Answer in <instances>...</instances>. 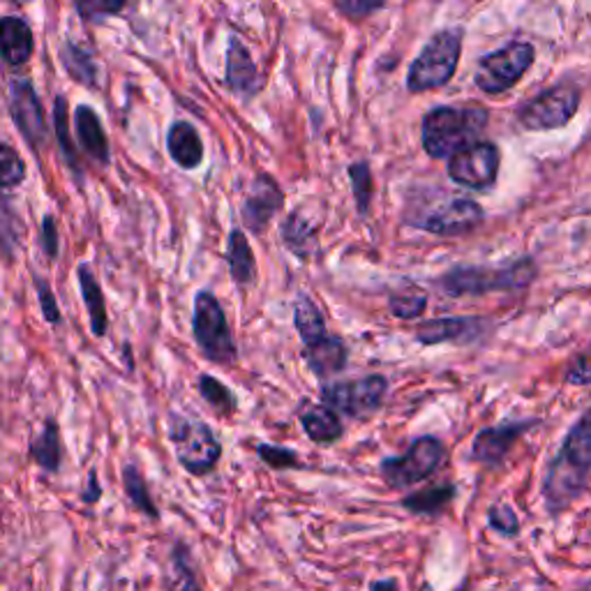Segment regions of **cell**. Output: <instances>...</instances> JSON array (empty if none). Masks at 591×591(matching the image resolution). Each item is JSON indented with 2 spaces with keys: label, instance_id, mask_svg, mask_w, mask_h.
<instances>
[{
  "label": "cell",
  "instance_id": "cell-21",
  "mask_svg": "<svg viewBox=\"0 0 591 591\" xmlns=\"http://www.w3.org/2000/svg\"><path fill=\"white\" fill-rule=\"evenodd\" d=\"M79 285H81V296L88 307V317H90V328L92 336L102 338L107 336L109 328V317H107V305H105V294L100 282L92 275L88 266H79Z\"/></svg>",
  "mask_w": 591,
  "mask_h": 591
},
{
  "label": "cell",
  "instance_id": "cell-10",
  "mask_svg": "<svg viewBox=\"0 0 591 591\" xmlns=\"http://www.w3.org/2000/svg\"><path fill=\"white\" fill-rule=\"evenodd\" d=\"M388 382L382 374H370L357 382H338L321 386V400L330 409L351 418H368L384 405Z\"/></svg>",
  "mask_w": 591,
  "mask_h": 591
},
{
  "label": "cell",
  "instance_id": "cell-8",
  "mask_svg": "<svg viewBox=\"0 0 591 591\" xmlns=\"http://www.w3.org/2000/svg\"><path fill=\"white\" fill-rule=\"evenodd\" d=\"M441 460L444 444L437 437H420L407 448L405 456L382 462V477L393 490H407L433 477Z\"/></svg>",
  "mask_w": 591,
  "mask_h": 591
},
{
  "label": "cell",
  "instance_id": "cell-34",
  "mask_svg": "<svg viewBox=\"0 0 591 591\" xmlns=\"http://www.w3.org/2000/svg\"><path fill=\"white\" fill-rule=\"evenodd\" d=\"M391 305V313L397 317V319H418L423 313H425V307H428V296H425L423 292H405V294H395L391 296L388 300Z\"/></svg>",
  "mask_w": 591,
  "mask_h": 591
},
{
  "label": "cell",
  "instance_id": "cell-43",
  "mask_svg": "<svg viewBox=\"0 0 591 591\" xmlns=\"http://www.w3.org/2000/svg\"><path fill=\"white\" fill-rule=\"evenodd\" d=\"M386 0H340V10L349 19H365L372 12L384 8Z\"/></svg>",
  "mask_w": 591,
  "mask_h": 591
},
{
  "label": "cell",
  "instance_id": "cell-5",
  "mask_svg": "<svg viewBox=\"0 0 591 591\" xmlns=\"http://www.w3.org/2000/svg\"><path fill=\"white\" fill-rule=\"evenodd\" d=\"M169 439L176 448V458L185 471L195 477L210 474L222 456V444L204 420L172 414Z\"/></svg>",
  "mask_w": 591,
  "mask_h": 591
},
{
  "label": "cell",
  "instance_id": "cell-22",
  "mask_svg": "<svg viewBox=\"0 0 591 591\" xmlns=\"http://www.w3.org/2000/svg\"><path fill=\"white\" fill-rule=\"evenodd\" d=\"M169 153L183 169H195L204 160V146L190 123H176L169 132Z\"/></svg>",
  "mask_w": 591,
  "mask_h": 591
},
{
  "label": "cell",
  "instance_id": "cell-40",
  "mask_svg": "<svg viewBox=\"0 0 591 591\" xmlns=\"http://www.w3.org/2000/svg\"><path fill=\"white\" fill-rule=\"evenodd\" d=\"M35 287H37V298H40V305H42V315L44 319L58 326L61 324V310H58V303H56V296L52 292V287L46 285L44 280L35 277Z\"/></svg>",
  "mask_w": 591,
  "mask_h": 591
},
{
  "label": "cell",
  "instance_id": "cell-37",
  "mask_svg": "<svg viewBox=\"0 0 591 591\" xmlns=\"http://www.w3.org/2000/svg\"><path fill=\"white\" fill-rule=\"evenodd\" d=\"M488 523L500 536L513 538V536L519 534V519H517L515 511L511 506H506V504L492 506L490 513H488Z\"/></svg>",
  "mask_w": 591,
  "mask_h": 591
},
{
  "label": "cell",
  "instance_id": "cell-9",
  "mask_svg": "<svg viewBox=\"0 0 591 591\" xmlns=\"http://www.w3.org/2000/svg\"><path fill=\"white\" fill-rule=\"evenodd\" d=\"M578 107H580V90L571 84H559L519 107L517 121L519 125L534 132L557 130L571 121Z\"/></svg>",
  "mask_w": 591,
  "mask_h": 591
},
{
  "label": "cell",
  "instance_id": "cell-13",
  "mask_svg": "<svg viewBox=\"0 0 591 591\" xmlns=\"http://www.w3.org/2000/svg\"><path fill=\"white\" fill-rule=\"evenodd\" d=\"M532 420L525 423H502L494 428H485L477 435L474 446H471V458L485 467H500L513 444L519 439L527 428H532Z\"/></svg>",
  "mask_w": 591,
  "mask_h": 591
},
{
  "label": "cell",
  "instance_id": "cell-28",
  "mask_svg": "<svg viewBox=\"0 0 591 591\" xmlns=\"http://www.w3.org/2000/svg\"><path fill=\"white\" fill-rule=\"evenodd\" d=\"M453 496H456L453 485H437V488H428V490H420V492L405 496L402 506L418 515H437L453 502Z\"/></svg>",
  "mask_w": 591,
  "mask_h": 591
},
{
  "label": "cell",
  "instance_id": "cell-15",
  "mask_svg": "<svg viewBox=\"0 0 591 591\" xmlns=\"http://www.w3.org/2000/svg\"><path fill=\"white\" fill-rule=\"evenodd\" d=\"M282 204H285V197H282L275 180L266 176L256 178L243 206V220L254 233H262L266 225L275 218V212L282 208Z\"/></svg>",
  "mask_w": 591,
  "mask_h": 591
},
{
  "label": "cell",
  "instance_id": "cell-42",
  "mask_svg": "<svg viewBox=\"0 0 591 591\" xmlns=\"http://www.w3.org/2000/svg\"><path fill=\"white\" fill-rule=\"evenodd\" d=\"M566 382L571 386H589L591 384V349H587L576 361L571 363L569 372H566Z\"/></svg>",
  "mask_w": 591,
  "mask_h": 591
},
{
  "label": "cell",
  "instance_id": "cell-35",
  "mask_svg": "<svg viewBox=\"0 0 591 591\" xmlns=\"http://www.w3.org/2000/svg\"><path fill=\"white\" fill-rule=\"evenodd\" d=\"M26 178V167H23V160L17 155V151L0 146V190H8V187L21 185V180Z\"/></svg>",
  "mask_w": 591,
  "mask_h": 591
},
{
  "label": "cell",
  "instance_id": "cell-18",
  "mask_svg": "<svg viewBox=\"0 0 591 591\" xmlns=\"http://www.w3.org/2000/svg\"><path fill=\"white\" fill-rule=\"evenodd\" d=\"M300 425L315 444H333L344 433L338 412L328 405H305L300 412Z\"/></svg>",
  "mask_w": 591,
  "mask_h": 591
},
{
  "label": "cell",
  "instance_id": "cell-17",
  "mask_svg": "<svg viewBox=\"0 0 591 591\" xmlns=\"http://www.w3.org/2000/svg\"><path fill=\"white\" fill-rule=\"evenodd\" d=\"M227 84L233 92H241V96H252L256 88L262 86L259 79L256 65L250 58V52L243 46V42L231 40L229 44V56H227Z\"/></svg>",
  "mask_w": 591,
  "mask_h": 591
},
{
  "label": "cell",
  "instance_id": "cell-26",
  "mask_svg": "<svg viewBox=\"0 0 591 591\" xmlns=\"http://www.w3.org/2000/svg\"><path fill=\"white\" fill-rule=\"evenodd\" d=\"M474 326L471 319L464 317H444V319H433L425 321L418 330H416V340L420 344H441V342H451L462 338L467 330Z\"/></svg>",
  "mask_w": 591,
  "mask_h": 591
},
{
  "label": "cell",
  "instance_id": "cell-30",
  "mask_svg": "<svg viewBox=\"0 0 591 591\" xmlns=\"http://www.w3.org/2000/svg\"><path fill=\"white\" fill-rule=\"evenodd\" d=\"M199 393L222 418L233 416L236 409H239V402H236V395L220 380H216L212 374H201L199 376Z\"/></svg>",
  "mask_w": 591,
  "mask_h": 591
},
{
  "label": "cell",
  "instance_id": "cell-32",
  "mask_svg": "<svg viewBox=\"0 0 591 591\" xmlns=\"http://www.w3.org/2000/svg\"><path fill=\"white\" fill-rule=\"evenodd\" d=\"M63 65L67 67V73L73 75V79H77L86 86L98 84V67L84 50H79V46H75V44L63 46Z\"/></svg>",
  "mask_w": 591,
  "mask_h": 591
},
{
  "label": "cell",
  "instance_id": "cell-47",
  "mask_svg": "<svg viewBox=\"0 0 591 591\" xmlns=\"http://www.w3.org/2000/svg\"><path fill=\"white\" fill-rule=\"evenodd\" d=\"M17 3H26V0H17Z\"/></svg>",
  "mask_w": 591,
  "mask_h": 591
},
{
  "label": "cell",
  "instance_id": "cell-38",
  "mask_svg": "<svg viewBox=\"0 0 591 591\" xmlns=\"http://www.w3.org/2000/svg\"><path fill=\"white\" fill-rule=\"evenodd\" d=\"M256 453L273 469H294V467H298V458H296V453L292 451V448L259 444Z\"/></svg>",
  "mask_w": 591,
  "mask_h": 591
},
{
  "label": "cell",
  "instance_id": "cell-24",
  "mask_svg": "<svg viewBox=\"0 0 591 591\" xmlns=\"http://www.w3.org/2000/svg\"><path fill=\"white\" fill-rule=\"evenodd\" d=\"M294 326L298 330V336L307 347H315L317 342H321L328 330H326V321L319 313V307L313 303V298L307 296H298L296 300V307H294Z\"/></svg>",
  "mask_w": 591,
  "mask_h": 591
},
{
  "label": "cell",
  "instance_id": "cell-3",
  "mask_svg": "<svg viewBox=\"0 0 591 591\" xmlns=\"http://www.w3.org/2000/svg\"><path fill=\"white\" fill-rule=\"evenodd\" d=\"M536 277V266L532 259H519L508 269H471L460 266L448 271L437 280L439 292L451 298L485 296L492 292H517L529 287Z\"/></svg>",
  "mask_w": 591,
  "mask_h": 591
},
{
  "label": "cell",
  "instance_id": "cell-29",
  "mask_svg": "<svg viewBox=\"0 0 591 591\" xmlns=\"http://www.w3.org/2000/svg\"><path fill=\"white\" fill-rule=\"evenodd\" d=\"M167 591H201L195 569H193L190 552H187L183 546H176L172 552L169 571H167Z\"/></svg>",
  "mask_w": 591,
  "mask_h": 591
},
{
  "label": "cell",
  "instance_id": "cell-25",
  "mask_svg": "<svg viewBox=\"0 0 591 591\" xmlns=\"http://www.w3.org/2000/svg\"><path fill=\"white\" fill-rule=\"evenodd\" d=\"M29 456L35 464H40L44 471H52V474H56V471L61 469V458H63L61 435H58V425L54 420L44 423L42 435L33 439L29 446Z\"/></svg>",
  "mask_w": 591,
  "mask_h": 591
},
{
  "label": "cell",
  "instance_id": "cell-4",
  "mask_svg": "<svg viewBox=\"0 0 591 591\" xmlns=\"http://www.w3.org/2000/svg\"><path fill=\"white\" fill-rule=\"evenodd\" d=\"M462 52V33L458 29L439 31L423 46L418 58L412 63L407 88L412 92L435 90L453 79Z\"/></svg>",
  "mask_w": 591,
  "mask_h": 591
},
{
  "label": "cell",
  "instance_id": "cell-27",
  "mask_svg": "<svg viewBox=\"0 0 591 591\" xmlns=\"http://www.w3.org/2000/svg\"><path fill=\"white\" fill-rule=\"evenodd\" d=\"M282 241L300 259H307L317 250V231L300 212H292L287 222L282 225Z\"/></svg>",
  "mask_w": 591,
  "mask_h": 591
},
{
  "label": "cell",
  "instance_id": "cell-12",
  "mask_svg": "<svg viewBox=\"0 0 591 591\" xmlns=\"http://www.w3.org/2000/svg\"><path fill=\"white\" fill-rule=\"evenodd\" d=\"M483 222V208L471 199H451L435 208L430 216L416 222L420 229L437 236H460L474 231Z\"/></svg>",
  "mask_w": 591,
  "mask_h": 591
},
{
  "label": "cell",
  "instance_id": "cell-31",
  "mask_svg": "<svg viewBox=\"0 0 591 591\" xmlns=\"http://www.w3.org/2000/svg\"><path fill=\"white\" fill-rule=\"evenodd\" d=\"M123 485H125V492H128L130 502L134 504L136 511H141L149 517H157V508H155V502H153V496L149 492L146 479L134 464H128L123 469Z\"/></svg>",
  "mask_w": 591,
  "mask_h": 591
},
{
  "label": "cell",
  "instance_id": "cell-45",
  "mask_svg": "<svg viewBox=\"0 0 591 591\" xmlns=\"http://www.w3.org/2000/svg\"><path fill=\"white\" fill-rule=\"evenodd\" d=\"M100 496H102V488L98 483V474H96V471H90L88 485H86V492L81 494V500H84V504H98Z\"/></svg>",
  "mask_w": 591,
  "mask_h": 591
},
{
  "label": "cell",
  "instance_id": "cell-20",
  "mask_svg": "<svg viewBox=\"0 0 591 591\" xmlns=\"http://www.w3.org/2000/svg\"><path fill=\"white\" fill-rule=\"evenodd\" d=\"M227 262H229V273L233 277L236 285L250 287L256 280V259L254 252L245 239V233L241 229H233L229 233V245H227Z\"/></svg>",
  "mask_w": 591,
  "mask_h": 591
},
{
  "label": "cell",
  "instance_id": "cell-23",
  "mask_svg": "<svg viewBox=\"0 0 591 591\" xmlns=\"http://www.w3.org/2000/svg\"><path fill=\"white\" fill-rule=\"evenodd\" d=\"M77 130H79V139L84 144V151L98 162H107L109 160V141L107 134L100 125V118L96 116L90 107H79L77 111Z\"/></svg>",
  "mask_w": 591,
  "mask_h": 591
},
{
  "label": "cell",
  "instance_id": "cell-41",
  "mask_svg": "<svg viewBox=\"0 0 591 591\" xmlns=\"http://www.w3.org/2000/svg\"><path fill=\"white\" fill-rule=\"evenodd\" d=\"M56 130H58V139H61V144H63V151L69 160V164H73V167H77V160H75V149H73V141H69V132H67V102L63 98L56 100Z\"/></svg>",
  "mask_w": 591,
  "mask_h": 591
},
{
  "label": "cell",
  "instance_id": "cell-44",
  "mask_svg": "<svg viewBox=\"0 0 591 591\" xmlns=\"http://www.w3.org/2000/svg\"><path fill=\"white\" fill-rule=\"evenodd\" d=\"M42 248L52 259L58 254V231L54 218H44L42 222Z\"/></svg>",
  "mask_w": 591,
  "mask_h": 591
},
{
  "label": "cell",
  "instance_id": "cell-1",
  "mask_svg": "<svg viewBox=\"0 0 591 591\" xmlns=\"http://www.w3.org/2000/svg\"><path fill=\"white\" fill-rule=\"evenodd\" d=\"M591 471V409L584 412L573 428L566 435L559 453L552 458L546 481H543V496L550 513H561L569 508L582 494Z\"/></svg>",
  "mask_w": 591,
  "mask_h": 591
},
{
  "label": "cell",
  "instance_id": "cell-11",
  "mask_svg": "<svg viewBox=\"0 0 591 591\" xmlns=\"http://www.w3.org/2000/svg\"><path fill=\"white\" fill-rule=\"evenodd\" d=\"M500 174V149L490 141H477L448 157V176L471 190H488Z\"/></svg>",
  "mask_w": 591,
  "mask_h": 591
},
{
  "label": "cell",
  "instance_id": "cell-33",
  "mask_svg": "<svg viewBox=\"0 0 591 591\" xmlns=\"http://www.w3.org/2000/svg\"><path fill=\"white\" fill-rule=\"evenodd\" d=\"M19 236H21L19 218L14 216V210L3 197V193H0V252L8 259H12L19 248Z\"/></svg>",
  "mask_w": 591,
  "mask_h": 591
},
{
  "label": "cell",
  "instance_id": "cell-2",
  "mask_svg": "<svg viewBox=\"0 0 591 591\" xmlns=\"http://www.w3.org/2000/svg\"><path fill=\"white\" fill-rule=\"evenodd\" d=\"M490 116L483 107H437L423 118V149L430 157H453L477 144Z\"/></svg>",
  "mask_w": 591,
  "mask_h": 591
},
{
  "label": "cell",
  "instance_id": "cell-36",
  "mask_svg": "<svg viewBox=\"0 0 591 591\" xmlns=\"http://www.w3.org/2000/svg\"><path fill=\"white\" fill-rule=\"evenodd\" d=\"M349 176H351V183H353V197H357L359 210L365 216L368 208H370V199H372V174L368 169V164L357 162L349 169Z\"/></svg>",
  "mask_w": 591,
  "mask_h": 591
},
{
  "label": "cell",
  "instance_id": "cell-16",
  "mask_svg": "<svg viewBox=\"0 0 591 591\" xmlns=\"http://www.w3.org/2000/svg\"><path fill=\"white\" fill-rule=\"evenodd\" d=\"M0 54L14 67L29 63L33 54V33L26 21L17 17L0 19Z\"/></svg>",
  "mask_w": 591,
  "mask_h": 591
},
{
  "label": "cell",
  "instance_id": "cell-19",
  "mask_svg": "<svg viewBox=\"0 0 591 591\" xmlns=\"http://www.w3.org/2000/svg\"><path fill=\"white\" fill-rule=\"evenodd\" d=\"M305 357H307V365H310V370L317 376H321V380H328V376H333V374L344 370V365H347V347H344V342L340 338L326 336L315 347H307Z\"/></svg>",
  "mask_w": 591,
  "mask_h": 591
},
{
  "label": "cell",
  "instance_id": "cell-46",
  "mask_svg": "<svg viewBox=\"0 0 591 591\" xmlns=\"http://www.w3.org/2000/svg\"><path fill=\"white\" fill-rule=\"evenodd\" d=\"M370 591H400V589H397L395 580H376V582H372Z\"/></svg>",
  "mask_w": 591,
  "mask_h": 591
},
{
  "label": "cell",
  "instance_id": "cell-7",
  "mask_svg": "<svg viewBox=\"0 0 591 591\" xmlns=\"http://www.w3.org/2000/svg\"><path fill=\"white\" fill-rule=\"evenodd\" d=\"M534 46L529 42H508L502 50L488 54L479 63L477 86L488 96H502L513 88L534 63Z\"/></svg>",
  "mask_w": 591,
  "mask_h": 591
},
{
  "label": "cell",
  "instance_id": "cell-14",
  "mask_svg": "<svg viewBox=\"0 0 591 591\" xmlns=\"http://www.w3.org/2000/svg\"><path fill=\"white\" fill-rule=\"evenodd\" d=\"M10 107H12L14 123L21 130L23 139H26L33 149H40L46 134V125H44V113H42L40 100L29 81H17L12 86Z\"/></svg>",
  "mask_w": 591,
  "mask_h": 591
},
{
  "label": "cell",
  "instance_id": "cell-6",
  "mask_svg": "<svg viewBox=\"0 0 591 591\" xmlns=\"http://www.w3.org/2000/svg\"><path fill=\"white\" fill-rule=\"evenodd\" d=\"M193 333L208 361L218 365H233L239 361V349H236V340L227 324L222 305L216 298V294H210L206 289L195 296Z\"/></svg>",
  "mask_w": 591,
  "mask_h": 591
},
{
  "label": "cell",
  "instance_id": "cell-39",
  "mask_svg": "<svg viewBox=\"0 0 591 591\" xmlns=\"http://www.w3.org/2000/svg\"><path fill=\"white\" fill-rule=\"evenodd\" d=\"M81 17L98 21L102 17H111L125 8V0H75Z\"/></svg>",
  "mask_w": 591,
  "mask_h": 591
}]
</instances>
